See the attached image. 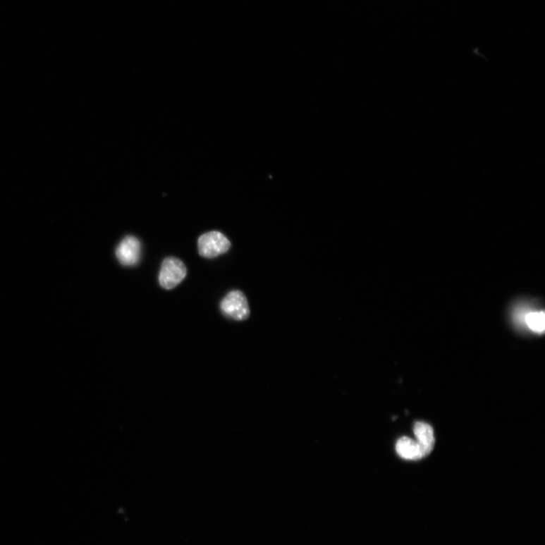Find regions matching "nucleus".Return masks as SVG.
I'll return each instance as SVG.
<instances>
[{
  "instance_id": "1",
  "label": "nucleus",
  "mask_w": 545,
  "mask_h": 545,
  "mask_svg": "<svg viewBox=\"0 0 545 545\" xmlns=\"http://www.w3.org/2000/svg\"><path fill=\"white\" fill-rule=\"evenodd\" d=\"M231 247V243L227 236L219 231L204 233L198 241L200 255L207 259H214L227 252Z\"/></svg>"
},
{
  "instance_id": "2",
  "label": "nucleus",
  "mask_w": 545,
  "mask_h": 545,
  "mask_svg": "<svg viewBox=\"0 0 545 545\" xmlns=\"http://www.w3.org/2000/svg\"><path fill=\"white\" fill-rule=\"evenodd\" d=\"M187 273V267L182 261L169 257L162 262L159 277V283L164 289L171 290L184 280Z\"/></svg>"
},
{
  "instance_id": "3",
  "label": "nucleus",
  "mask_w": 545,
  "mask_h": 545,
  "mask_svg": "<svg viewBox=\"0 0 545 545\" xmlns=\"http://www.w3.org/2000/svg\"><path fill=\"white\" fill-rule=\"evenodd\" d=\"M221 310L225 316L238 322L246 320L250 315L248 301L239 290L232 291L224 297L221 303Z\"/></svg>"
},
{
  "instance_id": "4",
  "label": "nucleus",
  "mask_w": 545,
  "mask_h": 545,
  "mask_svg": "<svg viewBox=\"0 0 545 545\" xmlns=\"http://www.w3.org/2000/svg\"><path fill=\"white\" fill-rule=\"evenodd\" d=\"M116 255L122 265L127 267L136 265L140 259V242L135 236L127 235L117 247Z\"/></svg>"
},
{
  "instance_id": "5",
  "label": "nucleus",
  "mask_w": 545,
  "mask_h": 545,
  "mask_svg": "<svg viewBox=\"0 0 545 545\" xmlns=\"http://www.w3.org/2000/svg\"><path fill=\"white\" fill-rule=\"evenodd\" d=\"M417 442L425 458L433 451L435 446L434 431L431 427L424 422H417L414 427Z\"/></svg>"
},
{
  "instance_id": "6",
  "label": "nucleus",
  "mask_w": 545,
  "mask_h": 545,
  "mask_svg": "<svg viewBox=\"0 0 545 545\" xmlns=\"http://www.w3.org/2000/svg\"><path fill=\"white\" fill-rule=\"evenodd\" d=\"M396 448L398 455L403 459L417 460L424 458L417 441L408 437L400 438Z\"/></svg>"
},
{
  "instance_id": "7",
  "label": "nucleus",
  "mask_w": 545,
  "mask_h": 545,
  "mask_svg": "<svg viewBox=\"0 0 545 545\" xmlns=\"http://www.w3.org/2000/svg\"><path fill=\"white\" fill-rule=\"evenodd\" d=\"M528 327L534 332L542 333L545 329V315L542 312L529 313L526 316Z\"/></svg>"
}]
</instances>
